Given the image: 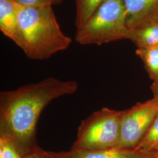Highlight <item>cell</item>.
Returning a JSON list of instances; mask_svg holds the SVG:
<instances>
[{
    "label": "cell",
    "instance_id": "obj_1",
    "mask_svg": "<svg viewBox=\"0 0 158 158\" xmlns=\"http://www.w3.org/2000/svg\"><path fill=\"white\" fill-rule=\"evenodd\" d=\"M74 80L48 77L15 90L0 93V137L12 142L24 156L38 146L36 128L42 111L51 102L72 95Z\"/></svg>",
    "mask_w": 158,
    "mask_h": 158
},
{
    "label": "cell",
    "instance_id": "obj_2",
    "mask_svg": "<svg viewBox=\"0 0 158 158\" xmlns=\"http://www.w3.org/2000/svg\"><path fill=\"white\" fill-rule=\"evenodd\" d=\"M72 39L63 34L52 6L18 7L15 43L31 59L43 60L67 49Z\"/></svg>",
    "mask_w": 158,
    "mask_h": 158
},
{
    "label": "cell",
    "instance_id": "obj_3",
    "mask_svg": "<svg viewBox=\"0 0 158 158\" xmlns=\"http://www.w3.org/2000/svg\"><path fill=\"white\" fill-rule=\"evenodd\" d=\"M129 32L123 0H107L82 27L77 29L75 40L82 45H102L128 39Z\"/></svg>",
    "mask_w": 158,
    "mask_h": 158
},
{
    "label": "cell",
    "instance_id": "obj_4",
    "mask_svg": "<svg viewBox=\"0 0 158 158\" xmlns=\"http://www.w3.org/2000/svg\"><path fill=\"white\" fill-rule=\"evenodd\" d=\"M123 111L102 108L83 119L71 149L104 150L116 148Z\"/></svg>",
    "mask_w": 158,
    "mask_h": 158
},
{
    "label": "cell",
    "instance_id": "obj_5",
    "mask_svg": "<svg viewBox=\"0 0 158 158\" xmlns=\"http://www.w3.org/2000/svg\"><path fill=\"white\" fill-rule=\"evenodd\" d=\"M158 113V98L138 102L123 111L116 148L135 149L143 139Z\"/></svg>",
    "mask_w": 158,
    "mask_h": 158
},
{
    "label": "cell",
    "instance_id": "obj_6",
    "mask_svg": "<svg viewBox=\"0 0 158 158\" xmlns=\"http://www.w3.org/2000/svg\"><path fill=\"white\" fill-rule=\"evenodd\" d=\"M51 152L55 158H158L156 151H143L118 148L97 151L70 149L67 151Z\"/></svg>",
    "mask_w": 158,
    "mask_h": 158
},
{
    "label": "cell",
    "instance_id": "obj_7",
    "mask_svg": "<svg viewBox=\"0 0 158 158\" xmlns=\"http://www.w3.org/2000/svg\"><path fill=\"white\" fill-rule=\"evenodd\" d=\"M130 29L158 21V0H123Z\"/></svg>",
    "mask_w": 158,
    "mask_h": 158
},
{
    "label": "cell",
    "instance_id": "obj_8",
    "mask_svg": "<svg viewBox=\"0 0 158 158\" xmlns=\"http://www.w3.org/2000/svg\"><path fill=\"white\" fill-rule=\"evenodd\" d=\"M18 7L13 0H0V29L14 42L18 34Z\"/></svg>",
    "mask_w": 158,
    "mask_h": 158
},
{
    "label": "cell",
    "instance_id": "obj_9",
    "mask_svg": "<svg viewBox=\"0 0 158 158\" xmlns=\"http://www.w3.org/2000/svg\"><path fill=\"white\" fill-rule=\"evenodd\" d=\"M127 40H130L138 48L158 46V22L130 29Z\"/></svg>",
    "mask_w": 158,
    "mask_h": 158
},
{
    "label": "cell",
    "instance_id": "obj_10",
    "mask_svg": "<svg viewBox=\"0 0 158 158\" xmlns=\"http://www.w3.org/2000/svg\"><path fill=\"white\" fill-rule=\"evenodd\" d=\"M136 55L141 58L153 82H158V46L144 48H137Z\"/></svg>",
    "mask_w": 158,
    "mask_h": 158
},
{
    "label": "cell",
    "instance_id": "obj_11",
    "mask_svg": "<svg viewBox=\"0 0 158 158\" xmlns=\"http://www.w3.org/2000/svg\"><path fill=\"white\" fill-rule=\"evenodd\" d=\"M106 1L107 0H76L75 25L77 29L82 27Z\"/></svg>",
    "mask_w": 158,
    "mask_h": 158
},
{
    "label": "cell",
    "instance_id": "obj_12",
    "mask_svg": "<svg viewBox=\"0 0 158 158\" xmlns=\"http://www.w3.org/2000/svg\"><path fill=\"white\" fill-rule=\"evenodd\" d=\"M158 145V113L143 139L135 149L143 151H153L156 150Z\"/></svg>",
    "mask_w": 158,
    "mask_h": 158
},
{
    "label": "cell",
    "instance_id": "obj_13",
    "mask_svg": "<svg viewBox=\"0 0 158 158\" xmlns=\"http://www.w3.org/2000/svg\"><path fill=\"white\" fill-rule=\"evenodd\" d=\"M15 144L10 140L0 137V158H23Z\"/></svg>",
    "mask_w": 158,
    "mask_h": 158
},
{
    "label": "cell",
    "instance_id": "obj_14",
    "mask_svg": "<svg viewBox=\"0 0 158 158\" xmlns=\"http://www.w3.org/2000/svg\"><path fill=\"white\" fill-rule=\"evenodd\" d=\"M18 6L26 7L46 6L53 5L52 0H13Z\"/></svg>",
    "mask_w": 158,
    "mask_h": 158
},
{
    "label": "cell",
    "instance_id": "obj_15",
    "mask_svg": "<svg viewBox=\"0 0 158 158\" xmlns=\"http://www.w3.org/2000/svg\"><path fill=\"white\" fill-rule=\"evenodd\" d=\"M23 158H55L51 151H46L40 146L35 148L32 151L25 155Z\"/></svg>",
    "mask_w": 158,
    "mask_h": 158
},
{
    "label": "cell",
    "instance_id": "obj_16",
    "mask_svg": "<svg viewBox=\"0 0 158 158\" xmlns=\"http://www.w3.org/2000/svg\"><path fill=\"white\" fill-rule=\"evenodd\" d=\"M151 90L152 92L153 97L158 98V82H153L151 86Z\"/></svg>",
    "mask_w": 158,
    "mask_h": 158
},
{
    "label": "cell",
    "instance_id": "obj_17",
    "mask_svg": "<svg viewBox=\"0 0 158 158\" xmlns=\"http://www.w3.org/2000/svg\"><path fill=\"white\" fill-rule=\"evenodd\" d=\"M63 1V0H52L53 5H58L61 4Z\"/></svg>",
    "mask_w": 158,
    "mask_h": 158
},
{
    "label": "cell",
    "instance_id": "obj_18",
    "mask_svg": "<svg viewBox=\"0 0 158 158\" xmlns=\"http://www.w3.org/2000/svg\"><path fill=\"white\" fill-rule=\"evenodd\" d=\"M156 152H157V153H158V147H156V150H155Z\"/></svg>",
    "mask_w": 158,
    "mask_h": 158
},
{
    "label": "cell",
    "instance_id": "obj_19",
    "mask_svg": "<svg viewBox=\"0 0 158 158\" xmlns=\"http://www.w3.org/2000/svg\"><path fill=\"white\" fill-rule=\"evenodd\" d=\"M157 22H158V21H157Z\"/></svg>",
    "mask_w": 158,
    "mask_h": 158
}]
</instances>
